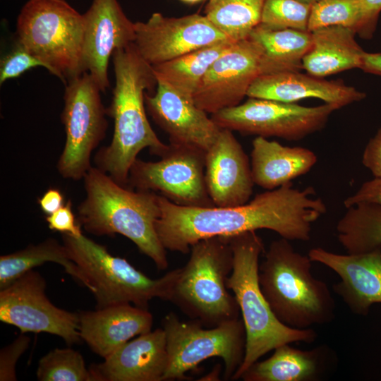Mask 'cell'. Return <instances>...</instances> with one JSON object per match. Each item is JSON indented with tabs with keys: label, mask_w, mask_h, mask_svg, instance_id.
Masks as SVG:
<instances>
[{
	"label": "cell",
	"mask_w": 381,
	"mask_h": 381,
	"mask_svg": "<svg viewBox=\"0 0 381 381\" xmlns=\"http://www.w3.org/2000/svg\"><path fill=\"white\" fill-rule=\"evenodd\" d=\"M312 186L292 183L256 195L245 204L227 207H193L173 203L158 194L160 216L155 223L166 250L187 254L198 241L268 229L289 241H307L312 225L327 212Z\"/></svg>",
	"instance_id": "cell-1"
},
{
	"label": "cell",
	"mask_w": 381,
	"mask_h": 381,
	"mask_svg": "<svg viewBox=\"0 0 381 381\" xmlns=\"http://www.w3.org/2000/svg\"><path fill=\"white\" fill-rule=\"evenodd\" d=\"M115 85L107 108L114 119L111 142L96 154L97 167L118 183L127 186L131 168L145 148L162 157L169 145L157 137L145 111V94L157 85L152 66L139 54L134 43L112 55Z\"/></svg>",
	"instance_id": "cell-2"
},
{
	"label": "cell",
	"mask_w": 381,
	"mask_h": 381,
	"mask_svg": "<svg viewBox=\"0 0 381 381\" xmlns=\"http://www.w3.org/2000/svg\"><path fill=\"white\" fill-rule=\"evenodd\" d=\"M83 179L86 196L78 209L80 226L97 236H124L158 270H166L167 250L155 229L161 213L158 194L129 189L97 167H92Z\"/></svg>",
	"instance_id": "cell-3"
},
{
	"label": "cell",
	"mask_w": 381,
	"mask_h": 381,
	"mask_svg": "<svg viewBox=\"0 0 381 381\" xmlns=\"http://www.w3.org/2000/svg\"><path fill=\"white\" fill-rule=\"evenodd\" d=\"M229 242L234 266L226 285L239 306L246 336L243 361L231 378L237 380L251 365L279 346L312 343L317 334L311 328L285 325L272 311L259 284V258L264 244L257 233L253 231L230 236Z\"/></svg>",
	"instance_id": "cell-4"
},
{
	"label": "cell",
	"mask_w": 381,
	"mask_h": 381,
	"mask_svg": "<svg viewBox=\"0 0 381 381\" xmlns=\"http://www.w3.org/2000/svg\"><path fill=\"white\" fill-rule=\"evenodd\" d=\"M312 260L289 241H273L259 265L260 289L272 311L285 325L307 329L334 318L335 302L327 284L313 277Z\"/></svg>",
	"instance_id": "cell-5"
},
{
	"label": "cell",
	"mask_w": 381,
	"mask_h": 381,
	"mask_svg": "<svg viewBox=\"0 0 381 381\" xmlns=\"http://www.w3.org/2000/svg\"><path fill=\"white\" fill-rule=\"evenodd\" d=\"M180 267L169 301L205 327L240 318V308L226 282L234 266L229 236L202 239L190 247Z\"/></svg>",
	"instance_id": "cell-6"
},
{
	"label": "cell",
	"mask_w": 381,
	"mask_h": 381,
	"mask_svg": "<svg viewBox=\"0 0 381 381\" xmlns=\"http://www.w3.org/2000/svg\"><path fill=\"white\" fill-rule=\"evenodd\" d=\"M16 42L65 85L85 73L84 18L65 0H28L16 22Z\"/></svg>",
	"instance_id": "cell-7"
},
{
	"label": "cell",
	"mask_w": 381,
	"mask_h": 381,
	"mask_svg": "<svg viewBox=\"0 0 381 381\" xmlns=\"http://www.w3.org/2000/svg\"><path fill=\"white\" fill-rule=\"evenodd\" d=\"M63 243L87 279L97 308L131 303L147 309L155 298L169 301L180 268L152 279L83 234L78 236L63 234Z\"/></svg>",
	"instance_id": "cell-8"
},
{
	"label": "cell",
	"mask_w": 381,
	"mask_h": 381,
	"mask_svg": "<svg viewBox=\"0 0 381 381\" xmlns=\"http://www.w3.org/2000/svg\"><path fill=\"white\" fill-rule=\"evenodd\" d=\"M197 321H183L174 312L164 318L167 367L164 380H185L186 373L206 359L221 358L224 379L231 380L245 356L246 336L241 318L206 327Z\"/></svg>",
	"instance_id": "cell-9"
},
{
	"label": "cell",
	"mask_w": 381,
	"mask_h": 381,
	"mask_svg": "<svg viewBox=\"0 0 381 381\" xmlns=\"http://www.w3.org/2000/svg\"><path fill=\"white\" fill-rule=\"evenodd\" d=\"M101 92L87 72L65 85L61 119L66 142L57 169L66 179L78 181L84 178L92 167V151L105 138L107 114Z\"/></svg>",
	"instance_id": "cell-10"
},
{
	"label": "cell",
	"mask_w": 381,
	"mask_h": 381,
	"mask_svg": "<svg viewBox=\"0 0 381 381\" xmlns=\"http://www.w3.org/2000/svg\"><path fill=\"white\" fill-rule=\"evenodd\" d=\"M336 110V107L326 103L304 107L293 102L248 97L242 104L211 114V118L220 128L297 141L322 129Z\"/></svg>",
	"instance_id": "cell-11"
},
{
	"label": "cell",
	"mask_w": 381,
	"mask_h": 381,
	"mask_svg": "<svg viewBox=\"0 0 381 381\" xmlns=\"http://www.w3.org/2000/svg\"><path fill=\"white\" fill-rule=\"evenodd\" d=\"M169 145L158 161L137 158L131 168L128 185L138 190L158 192L179 205L214 207L205 180L206 152L190 146Z\"/></svg>",
	"instance_id": "cell-12"
},
{
	"label": "cell",
	"mask_w": 381,
	"mask_h": 381,
	"mask_svg": "<svg viewBox=\"0 0 381 381\" xmlns=\"http://www.w3.org/2000/svg\"><path fill=\"white\" fill-rule=\"evenodd\" d=\"M46 282L31 270L0 289V320L21 333L44 332L62 338L68 345L78 343V313L57 308L45 294Z\"/></svg>",
	"instance_id": "cell-13"
},
{
	"label": "cell",
	"mask_w": 381,
	"mask_h": 381,
	"mask_svg": "<svg viewBox=\"0 0 381 381\" xmlns=\"http://www.w3.org/2000/svg\"><path fill=\"white\" fill-rule=\"evenodd\" d=\"M135 30L134 44L140 56L151 66L205 47L233 42L205 16L198 13L166 17L154 13L147 21L135 22Z\"/></svg>",
	"instance_id": "cell-14"
},
{
	"label": "cell",
	"mask_w": 381,
	"mask_h": 381,
	"mask_svg": "<svg viewBox=\"0 0 381 381\" xmlns=\"http://www.w3.org/2000/svg\"><path fill=\"white\" fill-rule=\"evenodd\" d=\"M261 49L250 38L236 42L211 65L193 95L195 104L207 114L241 104L260 75Z\"/></svg>",
	"instance_id": "cell-15"
},
{
	"label": "cell",
	"mask_w": 381,
	"mask_h": 381,
	"mask_svg": "<svg viewBox=\"0 0 381 381\" xmlns=\"http://www.w3.org/2000/svg\"><path fill=\"white\" fill-rule=\"evenodd\" d=\"M83 18V69L105 92L109 87V59L116 50L134 43L135 23L126 16L118 0H92Z\"/></svg>",
	"instance_id": "cell-16"
},
{
	"label": "cell",
	"mask_w": 381,
	"mask_h": 381,
	"mask_svg": "<svg viewBox=\"0 0 381 381\" xmlns=\"http://www.w3.org/2000/svg\"><path fill=\"white\" fill-rule=\"evenodd\" d=\"M157 80L155 92L145 94V107L152 119L168 134L169 143L207 152L221 128L193 97L183 95L159 78Z\"/></svg>",
	"instance_id": "cell-17"
},
{
	"label": "cell",
	"mask_w": 381,
	"mask_h": 381,
	"mask_svg": "<svg viewBox=\"0 0 381 381\" xmlns=\"http://www.w3.org/2000/svg\"><path fill=\"white\" fill-rule=\"evenodd\" d=\"M205 180L216 207H234L250 200L255 185L250 162L232 131L221 128L206 152Z\"/></svg>",
	"instance_id": "cell-18"
},
{
	"label": "cell",
	"mask_w": 381,
	"mask_h": 381,
	"mask_svg": "<svg viewBox=\"0 0 381 381\" xmlns=\"http://www.w3.org/2000/svg\"><path fill=\"white\" fill-rule=\"evenodd\" d=\"M308 255L339 276L333 289L354 314L365 316L373 305L381 303V248L341 255L314 248Z\"/></svg>",
	"instance_id": "cell-19"
},
{
	"label": "cell",
	"mask_w": 381,
	"mask_h": 381,
	"mask_svg": "<svg viewBox=\"0 0 381 381\" xmlns=\"http://www.w3.org/2000/svg\"><path fill=\"white\" fill-rule=\"evenodd\" d=\"M90 368L92 381H163L167 367L162 328L137 336Z\"/></svg>",
	"instance_id": "cell-20"
},
{
	"label": "cell",
	"mask_w": 381,
	"mask_h": 381,
	"mask_svg": "<svg viewBox=\"0 0 381 381\" xmlns=\"http://www.w3.org/2000/svg\"><path fill=\"white\" fill-rule=\"evenodd\" d=\"M78 315L81 340L104 358L133 337L151 331L153 323L147 309L131 303L80 311Z\"/></svg>",
	"instance_id": "cell-21"
},
{
	"label": "cell",
	"mask_w": 381,
	"mask_h": 381,
	"mask_svg": "<svg viewBox=\"0 0 381 381\" xmlns=\"http://www.w3.org/2000/svg\"><path fill=\"white\" fill-rule=\"evenodd\" d=\"M247 97L291 103L315 98L339 109L363 99L366 95L342 82L289 71L260 75L250 85Z\"/></svg>",
	"instance_id": "cell-22"
},
{
	"label": "cell",
	"mask_w": 381,
	"mask_h": 381,
	"mask_svg": "<svg viewBox=\"0 0 381 381\" xmlns=\"http://www.w3.org/2000/svg\"><path fill=\"white\" fill-rule=\"evenodd\" d=\"M251 173L255 185L272 190L308 173L317 163V155L302 147L284 146L257 136L252 143Z\"/></svg>",
	"instance_id": "cell-23"
},
{
	"label": "cell",
	"mask_w": 381,
	"mask_h": 381,
	"mask_svg": "<svg viewBox=\"0 0 381 381\" xmlns=\"http://www.w3.org/2000/svg\"><path fill=\"white\" fill-rule=\"evenodd\" d=\"M312 44L303 59L307 73L324 78L346 70L360 68L364 51L349 28L332 25L311 31Z\"/></svg>",
	"instance_id": "cell-24"
},
{
	"label": "cell",
	"mask_w": 381,
	"mask_h": 381,
	"mask_svg": "<svg viewBox=\"0 0 381 381\" xmlns=\"http://www.w3.org/2000/svg\"><path fill=\"white\" fill-rule=\"evenodd\" d=\"M261 49L260 75L300 71L312 44V34L291 28H274L259 23L248 37Z\"/></svg>",
	"instance_id": "cell-25"
},
{
	"label": "cell",
	"mask_w": 381,
	"mask_h": 381,
	"mask_svg": "<svg viewBox=\"0 0 381 381\" xmlns=\"http://www.w3.org/2000/svg\"><path fill=\"white\" fill-rule=\"evenodd\" d=\"M320 349L302 350L290 344L274 349L268 358L256 361L241 376L244 381H311L320 370Z\"/></svg>",
	"instance_id": "cell-26"
},
{
	"label": "cell",
	"mask_w": 381,
	"mask_h": 381,
	"mask_svg": "<svg viewBox=\"0 0 381 381\" xmlns=\"http://www.w3.org/2000/svg\"><path fill=\"white\" fill-rule=\"evenodd\" d=\"M48 262L62 266L67 274L90 291L87 279L71 260L66 247L52 238L17 252L1 255L0 289L6 287L27 272Z\"/></svg>",
	"instance_id": "cell-27"
},
{
	"label": "cell",
	"mask_w": 381,
	"mask_h": 381,
	"mask_svg": "<svg viewBox=\"0 0 381 381\" xmlns=\"http://www.w3.org/2000/svg\"><path fill=\"white\" fill-rule=\"evenodd\" d=\"M234 42H224L193 51L171 61L152 66L154 72L183 95L193 97L207 71Z\"/></svg>",
	"instance_id": "cell-28"
},
{
	"label": "cell",
	"mask_w": 381,
	"mask_h": 381,
	"mask_svg": "<svg viewBox=\"0 0 381 381\" xmlns=\"http://www.w3.org/2000/svg\"><path fill=\"white\" fill-rule=\"evenodd\" d=\"M265 0H209L205 16L229 39H247L261 20Z\"/></svg>",
	"instance_id": "cell-29"
},
{
	"label": "cell",
	"mask_w": 381,
	"mask_h": 381,
	"mask_svg": "<svg viewBox=\"0 0 381 381\" xmlns=\"http://www.w3.org/2000/svg\"><path fill=\"white\" fill-rule=\"evenodd\" d=\"M37 378L40 381H92L83 356L71 349H55L39 361Z\"/></svg>",
	"instance_id": "cell-30"
},
{
	"label": "cell",
	"mask_w": 381,
	"mask_h": 381,
	"mask_svg": "<svg viewBox=\"0 0 381 381\" xmlns=\"http://www.w3.org/2000/svg\"><path fill=\"white\" fill-rule=\"evenodd\" d=\"M361 18L359 0H318L311 5L308 31L332 25L353 29L356 33Z\"/></svg>",
	"instance_id": "cell-31"
},
{
	"label": "cell",
	"mask_w": 381,
	"mask_h": 381,
	"mask_svg": "<svg viewBox=\"0 0 381 381\" xmlns=\"http://www.w3.org/2000/svg\"><path fill=\"white\" fill-rule=\"evenodd\" d=\"M311 5L298 0H265L260 23L274 28L308 31Z\"/></svg>",
	"instance_id": "cell-32"
},
{
	"label": "cell",
	"mask_w": 381,
	"mask_h": 381,
	"mask_svg": "<svg viewBox=\"0 0 381 381\" xmlns=\"http://www.w3.org/2000/svg\"><path fill=\"white\" fill-rule=\"evenodd\" d=\"M35 67L46 68L44 63L16 42L13 49L1 60L0 84L16 78Z\"/></svg>",
	"instance_id": "cell-33"
},
{
	"label": "cell",
	"mask_w": 381,
	"mask_h": 381,
	"mask_svg": "<svg viewBox=\"0 0 381 381\" xmlns=\"http://www.w3.org/2000/svg\"><path fill=\"white\" fill-rule=\"evenodd\" d=\"M30 339L22 333L11 344L3 348L0 351V380L16 381V365L28 349Z\"/></svg>",
	"instance_id": "cell-34"
},
{
	"label": "cell",
	"mask_w": 381,
	"mask_h": 381,
	"mask_svg": "<svg viewBox=\"0 0 381 381\" xmlns=\"http://www.w3.org/2000/svg\"><path fill=\"white\" fill-rule=\"evenodd\" d=\"M46 221L49 228L52 231L74 236H78L83 234L81 226L76 221L73 212L71 200L65 202L58 210L52 214L47 215Z\"/></svg>",
	"instance_id": "cell-35"
},
{
	"label": "cell",
	"mask_w": 381,
	"mask_h": 381,
	"mask_svg": "<svg viewBox=\"0 0 381 381\" xmlns=\"http://www.w3.org/2000/svg\"><path fill=\"white\" fill-rule=\"evenodd\" d=\"M359 1L361 18L356 34L363 39H370L377 28L381 12V0H359Z\"/></svg>",
	"instance_id": "cell-36"
},
{
	"label": "cell",
	"mask_w": 381,
	"mask_h": 381,
	"mask_svg": "<svg viewBox=\"0 0 381 381\" xmlns=\"http://www.w3.org/2000/svg\"><path fill=\"white\" fill-rule=\"evenodd\" d=\"M361 202L375 203L381 206V179L374 178L363 183L353 195L344 201L346 208Z\"/></svg>",
	"instance_id": "cell-37"
},
{
	"label": "cell",
	"mask_w": 381,
	"mask_h": 381,
	"mask_svg": "<svg viewBox=\"0 0 381 381\" xmlns=\"http://www.w3.org/2000/svg\"><path fill=\"white\" fill-rule=\"evenodd\" d=\"M362 163L375 178L381 179V128L367 143L363 153Z\"/></svg>",
	"instance_id": "cell-38"
},
{
	"label": "cell",
	"mask_w": 381,
	"mask_h": 381,
	"mask_svg": "<svg viewBox=\"0 0 381 381\" xmlns=\"http://www.w3.org/2000/svg\"><path fill=\"white\" fill-rule=\"evenodd\" d=\"M38 204L42 211L49 215L65 204L64 196L60 190L49 188L38 199Z\"/></svg>",
	"instance_id": "cell-39"
},
{
	"label": "cell",
	"mask_w": 381,
	"mask_h": 381,
	"mask_svg": "<svg viewBox=\"0 0 381 381\" xmlns=\"http://www.w3.org/2000/svg\"><path fill=\"white\" fill-rule=\"evenodd\" d=\"M360 68L366 73L381 75V52H364Z\"/></svg>",
	"instance_id": "cell-40"
},
{
	"label": "cell",
	"mask_w": 381,
	"mask_h": 381,
	"mask_svg": "<svg viewBox=\"0 0 381 381\" xmlns=\"http://www.w3.org/2000/svg\"><path fill=\"white\" fill-rule=\"evenodd\" d=\"M302 3H304V4H309V5H312L313 4H314L315 1H317L318 0H298Z\"/></svg>",
	"instance_id": "cell-41"
},
{
	"label": "cell",
	"mask_w": 381,
	"mask_h": 381,
	"mask_svg": "<svg viewBox=\"0 0 381 381\" xmlns=\"http://www.w3.org/2000/svg\"><path fill=\"white\" fill-rule=\"evenodd\" d=\"M183 2H186V3H189V4H194V3H197V2H199L200 1H202V0H181Z\"/></svg>",
	"instance_id": "cell-42"
}]
</instances>
